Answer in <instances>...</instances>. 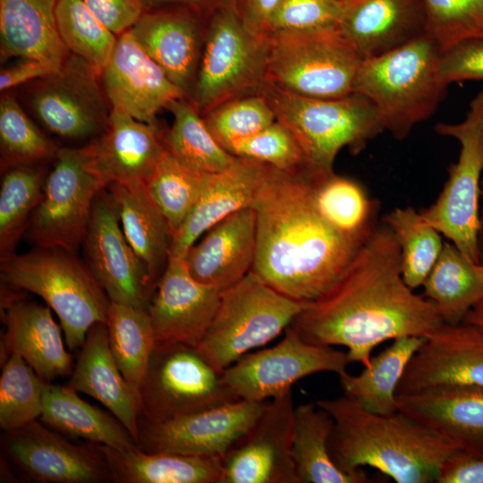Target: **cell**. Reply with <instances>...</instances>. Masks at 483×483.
Returning a JSON list of instances; mask_svg holds the SVG:
<instances>
[{"mask_svg": "<svg viewBox=\"0 0 483 483\" xmlns=\"http://www.w3.org/2000/svg\"><path fill=\"white\" fill-rule=\"evenodd\" d=\"M59 0H0V56L37 59L54 71L70 52L55 24Z\"/></svg>", "mask_w": 483, "mask_h": 483, "instance_id": "cell-30", "label": "cell"}, {"mask_svg": "<svg viewBox=\"0 0 483 483\" xmlns=\"http://www.w3.org/2000/svg\"><path fill=\"white\" fill-rule=\"evenodd\" d=\"M251 208L256 255L251 271L280 293L311 302L343 276L364 242L335 230L313 199V177L266 164Z\"/></svg>", "mask_w": 483, "mask_h": 483, "instance_id": "cell-2", "label": "cell"}, {"mask_svg": "<svg viewBox=\"0 0 483 483\" xmlns=\"http://www.w3.org/2000/svg\"><path fill=\"white\" fill-rule=\"evenodd\" d=\"M103 189L80 148H60L27 228L30 240L37 247L75 253L82 245L95 198Z\"/></svg>", "mask_w": 483, "mask_h": 483, "instance_id": "cell-13", "label": "cell"}, {"mask_svg": "<svg viewBox=\"0 0 483 483\" xmlns=\"http://www.w3.org/2000/svg\"><path fill=\"white\" fill-rule=\"evenodd\" d=\"M338 29L362 59L380 55L427 34L423 0H350Z\"/></svg>", "mask_w": 483, "mask_h": 483, "instance_id": "cell-26", "label": "cell"}, {"mask_svg": "<svg viewBox=\"0 0 483 483\" xmlns=\"http://www.w3.org/2000/svg\"><path fill=\"white\" fill-rule=\"evenodd\" d=\"M439 75L446 85L483 80V38L462 41L441 54Z\"/></svg>", "mask_w": 483, "mask_h": 483, "instance_id": "cell-50", "label": "cell"}, {"mask_svg": "<svg viewBox=\"0 0 483 483\" xmlns=\"http://www.w3.org/2000/svg\"><path fill=\"white\" fill-rule=\"evenodd\" d=\"M208 173L193 169L166 148L146 187L163 213L172 237L181 228L197 203Z\"/></svg>", "mask_w": 483, "mask_h": 483, "instance_id": "cell-43", "label": "cell"}, {"mask_svg": "<svg viewBox=\"0 0 483 483\" xmlns=\"http://www.w3.org/2000/svg\"><path fill=\"white\" fill-rule=\"evenodd\" d=\"M266 164L236 157L225 170L208 174L188 217L172 237L169 258H184L212 226L233 213L251 207Z\"/></svg>", "mask_w": 483, "mask_h": 483, "instance_id": "cell-29", "label": "cell"}, {"mask_svg": "<svg viewBox=\"0 0 483 483\" xmlns=\"http://www.w3.org/2000/svg\"><path fill=\"white\" fill-rule=\"evenodd\" d=\"M435 131L441 136L458 140L461 148L457 161L447 169L448 178L437 199L420 213L469 259L479 264L478 233L483 172V89L470 102L463 121L438 123Z\"/></svg>", "mask_w": 483, "mask_h": 483, "instance_id": "cell-10", "label": "cell"}, {"mask_svg": "<svg viewBox=\"0 0 483 483\" xmlns=\"http://www.w3.org/2000/svg\"><path fill=\"white\" fill-rule=\"evenodd\" d=\"M280 0H232L231 8L253 34L266 37L268 21Z\"/></svg>", "mask_w": 483, "mask_h": 483, "instance_id": "cell-54", "label": "cell"}, {"mask_svg": "<svg viewBox=\"0 0 483 483\" xmlns=\"http://www.w3.org/2000/svg\"><path fill=\"white\" fill-rule=\"evenodd\" d=\"M225 150L234 157L252 159L289 174L308 172L298 142L277 120L261 131L233 142Z\"/></svg>", "mask_w": 483, "mask_h": 483, "instance_id": "cell-48", "label": "cell"}, {"mask_svg": "<svg viewBox=\"0 0 483 483\" xmlns=\"http://www.w3.org/2000/svg\"><path fill=\"white\" fill-rule=\"evenodd\" d=\"M309 303L280 293L250 271L221 291L215 317L196 349L221 373L246 353L275 339Z\"/></svg>", "mask_w": 483, "mask_h": 483, "instance_id": "cell-7", "label": "cell"}, {"mask_svg": "<svg viewBox=\"0 0 483 483\" xmlns=\"http://www.w3.org/2000/svg\"><path fill=\"white\" fill-rule=\"evenodd\" d=\"M67 386L100 402L138 444L140 392L123 377L113 357L106 323L89 330Z\"/></svg>", "mask_w": 483, "mask_h": 483, "instance_id": "cell-28", "label": "cell"}, {"mask_svg": "<svg viewBox=\"0 0 483 483\" xmlns=\"http://www.w3.org/2000/svg\"><path fill=\"white\" fill-rule=\"evenodd\" d=\"M44 425L36 419L1 436L4 457L24 479L37 483L112 482L107 462L96 444H72Z\"/></svg>", "mask_w": 483, "mask_h": 483, "instance_id": "cell-17", "label": "cell"}, {"mask_svg": "<svg viewBox=\"0 0 483 483\" xmlns=\"http://www.w3.org/2000/svg\"><path fill=\"white\" fill-rule=\"evenodd\" d=\"M422 286L424 296L436 304L447 325L462 323L468 312L483 300L479 264L469 259L452 242H444Z\"/></svg>", "mask_w": 483, "mask_h": 483, "instance_id": "cell-36", "label": "cell"}, {"mask_svg": "<svg viewBox=\"0 0 483 483\" xmlns=\"http://www.w3.org/2000/svg\"><path fill=\"white\" fill-rule=\"evenodd\" d=\"M119 222L107 189L101 190L82 242L86 264L111 301L148 310L157 285Z\"/></svg>", "mask_w": 483, "mask_h": 483, "instance_id": "cell-16", "label": "cell"}, {"mask_svg": "<svg viewBox=\"0 0 483 483\" xmlns=\"http://www.w3.org/2000/svg\"><path fill=\"white\" fill-rule=\"evenodd\" d=\"M266 402L236 400L164 422L139 419L138 446L145 452L221 457L251 426Z\"/></svg>", "mask_w": 483, "mask_h": 483, "instance_id": "cell-18", "label": "cell"}, {"mask_svg": "<svg viewBox=\"0 0 483 483\" xmlns=\"http://www.w3.org/2000/svg\"><path fill=\"white\" fill-rule=\"evenodd\" d=\"M60 148L33 122L17 97L2 92L0 98L1 171L21 165L54 160Z\"/></svg>", "mask_w": 483, "mask_h": 483, "instance_id": "cell-42", "label": "cell"}, {"mask_svg": "<svg viewBox=\"0 0 483 483\" xmlns=\"http://www.w3.org/2000/svg\"><path fill=\"white\" fill-rule=\"evenodd\" d=\"M39 419L59 433L88 443L119 450L139 448L131 434L116 418L83 401L68 386L45 383Z\"/></svg>", "mask_w": 483, "mask_h": 483, "instance_id": "cell-33", "label": "cell"}, {"mask_svg": "<svg viewBox=\"0 0 483 483\" xmlns=\"http://www.w3.org/2000/svg\"><path fill=\"white\" fill-rule=\"evenodd\" d=\"M337 1H339V2H341V3H345V2H348V1H350V0H337Z\"/></svg>", "mask_w": 483, "mask_h": 483, "instance_id": "cell-59", "label": "cell"}, {"mask_svg": "<svg viewBox=\"0 0 483 483\" xmlns=\"http://www.w3.org/2000/svg\"><path fill=\"white\" fill-rule=\"evenodd\" d=\"M294 408L292 391L266 402L221 456L220 483H299L292 456Z\"/></svg>", "mask_w": 483, "mask_h": 483, "instance_id": "cell-15", "label": "cell"}, {"mask_svg": "<svg viewBox=\"0 0 483 483\" xmlns=\"http://www.w3.org/2000/svg\"><path fill=\"white\" fill-rule=\"evenodd\" d=\"M480 201L481 206L479 208V227L478 233V249L479 264H483V178L480 183Z\"/></svg>", "mask_w": 483, "mask_h": 483, "instance_id": "cell-57", "label": "cell"}, {"mask_svg": "<svg viewBox=\"0 0 483 483\" xmlns=\"http://www.w3.org/2000/svg\"><path fill=\"white\" fill-rule=\"evenodd\" d=\"M111 107L135 119L156 123L157 114L174 99L184 97L134 39L130 30L118 36L112 56L101 72Z\"/></svg>", "mask_w": 483, "mask_h": 483, "instance_id": "cell-24", "label": "cell"}, {"mask_svg": "<svg viewBox=\"0 0 483 483\" xmlns=\"http://www.w3.org/2000/svg\"><path fill=\"white\" fill-rule=\"evenodd\" d=\"M55 24L66 49L101 72L112 56L118 36L92 13L83 0H59Z\"/></svg>", "mask_w": 483, "mask_h": 483, "instance_id": "cell-44", "label": "cell"}, {"mask_svg": "<svg viewBox=\"0 0 483 483\" xmlns=\"http://www.w3.org/2000/svg\"><path fill=\"white\" fill-rule=\"evenodd\" d=\"M444 386L483 388V332L443 324L414 353L397 388L408 394Z\"/></svg>", "mask_w": 483, "mask_h": 483, "instance_id": "cell-21", "label": "cell"}, {"mask_svg": "<svg viewBox=\"0 0 483 483\" xmlns=\"http://www.w3.org/2000/svg\"><path fill=\"white\" fill-rule=\"evenodd\" d=\"M382 222L399 244L404 282L412 290L421 286L443 250L441 233L411 207L393 209Z\"/></svg>", "mask_w": 483, "mask_h": 483, "instance_id": "cell-41", "label": "cell"}, {"mask_svg": "<svg viewBox=\"0 0 483 483\" xmlns=\"http://www.w3.org/2000/svg\"><path fill=\"white\" fill-rule=\"evenodd\" d=\"M334 420L328 449L343 470L372 467L397 483L436 482L443 462L456 449L430 429L396 411L377 414L343 394L320 399Z\"/></svg>", "mask_w": 483, "mask_h": 483, "instance_id": "cell-3", "label": "cell"}, {"mask_svg": "<svg viewBox=\"0 0 483 483\" xmlns=\"http://www.w3.org/2000/svg\"><path fill=\"white\" fill-rule=\"evenodd\" d=\"M426 337L403 336L371 358L369 367L356 376H338L344 394L369 411L391 414L397 410V388L407 365Z\"/></svg>", "mask_w": 483, "mask_h": 483, "instance_id": "cell-35", "label": "cell"}, {"mask_svg": "<svg viewBox=\"0 0 483 483\" xmlns=\"http://www.w3.org/2000/svg\"><path fill=\"white\" fill-rule=\"evenodd\" d=\"M106 326L113 357L123 377L140 392L156 347L149 314L111 301Z\"/></svg>", "mask_w": 483, "mask_h": 483, "instance_id": "cell-39", "label": "cell"}, {"mask_svg": "<svg viewBox=\"0 0 483 483\" xmlns=\"http://www.w3.org/2000/svg\"><path fill=\"white\" fill-rule=\"evenodd\" d=\"M221 290L197 281L183 258H169L149 304L156 345L196 347L216 312Z\"/></svg>", "mask_w": 483, "mask_h": 483, "instance_id": "cell-22", "label": "cell"}, {"mask_svg": "<svg viewBox=\"0 0 483 483\" xmlns=\"http://www.w3.org/2000/svg\"><path fill=\"white\" fill-rule=\"evenodd\" d=\"M106 189L128 242L157 285L167 266L172 241L163 213L145 183H112Z\"/></svg>", "mask_w": 483, "mask_h": 483, "instance_id": "cell-32", "label": "cell"}, {"mask_svg": "<svg viewBox=\"0 0 483 483\" xmlns=\"http://www.w3.org/2000/svg\"><path fill=\"white\" fill-rule=\"evenodd\" d=\"M333 426L332 417L316 402L294 408L292 456L299 483L371 482L363 469L350 473L335 463L328 449Z\"/></svg>", "mask_w": 483, "mask_h": 483, "instance_id": "cell-34", "label": "cell"}, {"mask_svg": "<svg viewBox=\"0 0 483 483\" xmlns=\"http://www.w3.org/2000/svg\"><path fill=\"white\" fill-rule=\"evenodd\" d=\"M1 366L0 428L7 431L40 417L46 382L18 353H12Z\"/></svg>", "mask_w": 483, "mask_h": 483, "instance_id": "cell-45", "label": "cell"}, {"mask_svg": "<svg viewBox=\"0 0 483 483\" xmlns=\"http://www.w3.org/2000/svg\"><path fill=\"white\" fill-rule=\"evenodd\" d=\"M263 95L276 120L293 135L303 154L308 172L321 178L334 174L341 149L360 153L384 131L373 104L352 93L337 98H317L285 90L267 80Z\"/></svg>", "mask_w": 483, "mask_h": 483, "instance_id": "cell-5", "label": "cell"}, {"mask_svg": "<svg viewBox=\"0 0 483 483\" xmlns=\"http://www.w3.org/2000/svg\"><path fill=\"white\" fill-rule=\"evenodd\" d=\"M436 483H483V455L456 450L441 465Z\"/></svg>", "mask_w": 483, "mask_h": 483, "instance_id": "cell-52", "label": "cell"}, {"mask_svg": "<svg viewBox=\"0 0 483 483\" xmlns=\"http://www.w3.org/2000/svg\"><path fill=\"white\" fill-rule=\"evenodd\" d=\"M313 199L321 216L338 233L365 242L376 229L380 204L353 179L335 173L313 177Z\"/></svg>", "mask_w": 483, "mask_h": 483, "instance_id": "cell-37", "label": "cell"}, {"mask_svg": "<svg viewBox=\"0 0 483 483\" xmlns=\"http://www.w3.org/2000/svg\"><path fill=\"white\" fill-rule=\"evenodd\" d=\"M158 122L144 123L112 107L106 130L81 147L89 170L107 188L112 183H146L165 146Z\"/></svg>", "mask_w": 483, "mask_h": 483, "instance_id": "cell-19", "label": "cell"}, {"mask_svg": "<svg viewBox=\"0 0 483 483\" xmlns=\"http://www.w3.org/2000/svg\"><path fill=\"white\" fill-rule=\"evenodd\" d=\"M54 71L46 64L30 57H17L16 61L0 71L1 92L11 91L33 80L46 77Z\"/></svg>", "mask_w": 483, "mask_h": 483, "instance_id": "cell-53", "label": "cell"}, {"mask_svg": "<svg viewBox=\"0 0 483 483\" xmlns=\"http://www.w3.org/2000/svg\"><path fill=\"white\" fill-rule=\"evenodd\" d=\"M349 363L346 352L308 343L288 326L277 344L246 353L226 368L222 377L238 399L266 402L292 391L296 382L309 375L340 376Z\"/></svg>", "mask_w": 483, "mask_h": 483, "instance_id": "cell-14", "label": "cell"}, {"mask_svg": "<svg viewBox=\"0 0 483 483\" xmlns=\"http://www.w3.org/2000/svg\"><path fill=\"white\" fill-rule=\"evenodd\" d=\"M0 189V259L13 255L37 208L47 174L42 164L5 170Z\"/></svg>", "mask_w": 483, "mask_h": 483, "instance_id": "cell-40", "label": "cell"}, {"mask_svg": "<svg viewBox=\"0 0 483 483\" xmlns=\"http://www.w3.org/2000/svg\"><path fill=\"white\" fill-rule=\"evenodd\" d=\"M202 117L210 133L225 149L233 142L249 138L276 121L271 106L259 93L229 100Z\"/></svg>", "mask_w": 483, "mask_h": 483, "instance_id": "cell-46", "label": "cell"}, {"mask_svg": "<svg viewBox=\"0 0 483 483\" xmlns=\"http://www.w3.org/2000/svg\"><path fill=\"white\" fill-rule=\"evenodd\" d=\"M256 215L251 207L226 216L186 252L184 261L199 282L226 289L251 271L256 255Z\"/></svg>", "mask_w": 483, "mask_h": 483, "instance_id": "cell-27", "label": "cell"}, {"mask_svg": "<svg viewBox=\"0 0 483 483\" xmlns=\"http://www.w3.org/2000/svg\"><path fill=\"white\" fill-rule=\"evenodd\" d=\"M342 12L343 3L337 0H280L268 21L267 35L336 28Z\"/></svg>", "mask_w": 483, "mask_h": 483, "instance_id": "cell-49", "label": "cell"}, {"mask_svg": "<svg viewBox=\"0 0 483 483\" xmlns=\"http://www.w3.org/2000/svg\"><path fill=\"white\" fill-rule=\"evenodd\" d=\"M115 483H220L221 457L119 450L96 444Z\"/></svg>", "mask_w": 483, "mask_h": 483, "instance_id": "cell-31", "label": "cell"}, {"mask_svg": "<svg viewBox=\"0 0 483 483\" xmlns=\"http://www.w3.org/2000/svg\"><path fill=\"white\" fill-rule=\"evenodd\" d=\"M397 410L456 450L483 455V388L444 386L396 395Z\"/></svg>", "mask_w": 483, "mask_h": 483, "instance_id": "cell-25", "label": "cell"}, {"mask_svg": "<svg viewBox=\"0 0 483 483\" xmlns=\"http://www.w3.org/2000/svg\"><path fill=\"white\" fill-rule=\"evenodd\" d=\"M140 395L139 419L154 423L240 400L222 372L183 343L156 345Z\"/></svg>", "mask_w": 483, "mask_h": 483, "instance_id": "cell-11", "label": "cell"}, {"mask_svg": "<svg viewBox=\"0 0 483 483\" xmlns=\"http://www.w3.org/2000/svg\"><path fill=\"white\" fill-rule=\"evenodd\" d=\"M401 262L395 236L382 222L339 281L289 326L308 343L345 347L351 363L365 368L373 350L386 341L429 336L443 319L433 301L406 284Z\"/></svg>", "mask_w": 483, "mask_h": 483, "instance_id": "cell-1", "label": "cell"}, {"mask_svg": "<svg viewBox=\"0 0 483 483\" xmlns=\"http://www.w3.org/2000/svg\"><path fill=\"white\" fill-rule=\"evenodd\" d=\"M209 17L182 7L147 9L130 29L140 47L188 99L196 81Z\"/></svg>", "mask_w": 483, "mask_h": 483, "instance_id": "cell-20", "label": "cell"}, {"mask_svg": "<svg viewBox=\"0 0 483 483\" xmlns=\"http://www.w3.org/2000/svg\"><path fill=\"white\" fill-rule=\"evenodd\" d=\"M267 38L250 31L231 7L213 13L189 100L201 116L229 100L258 94L267 81Z\"/></svg>", "mask_w": 483, "mask_h": 483, "instance_id": "cell-8", "label": "cell"}, {"mask_svg": "<svg viewBox=\"0 0 483 483\" xmlns=\"http://www.w3.org/2000/svg\"><path fill=\"white\" fill-rule=\"evenodd\" d=\"M462 323L474 326L483 332V300L468 312Z\"/></svg>", "mask_w": 483, "mask_h": 483, "instance_id": "cell-56", "label": "cell"}, {"mask_svg": "<svg viewBox=\"0 0 483 483\" xmlns=\"http://www.w3.org/2000/svg\"><path fill=\"white\" fill-rule=\"evenodd\" d=\"M479 274H480V277H481V281L483 284V264H479Z\"/></svg>", "mask_w": 483, "mask_h": 483, "instance_id": "cell-58", "label": "cell"}, {"mask_svg": "<svg viewBox=\"0 0 483 483\" xmlns=\"http://www.w3.org/2000/svg\"><path fill=\"white\" fill-rule=\"evenodd\" d=\"M427 34L441 54L458 43L483 38V0H423Z\"/></svg>", "mask_w": 483, "mask_h": 483, "instance_id": "cell-47", "label": "cell"}, {"mask_svg": "<svg viewBox=\"0 0 483 483\" xmlns=\"http://www.w3.org/2000/svg\"><path fill=\"white\" fill-rule=\"evenodd\" d=\"M115 35L129 30L145 11L142 0H83Z\"/></svg>", "mask_w": 483, "mask_h": 483, "instance_id": "cell-51", "label": "cell"}, {"mask_svg": "<svg viewBox=\"0 0 483 483\" xmlns=\"http://www.w3.org/2000/svg\"><path fill=\"white\" fill-rule=\"evenodd\" d=\"M27 104L41 126L66 140H88L107 128L112 107L101 72L69 54L59 70L27 85Z\"/></svg>", "mask_w": 483, "mask_h": 483, "instance_id": "cell-12", "label": "cell"}, {"mask_svg": "<svg viewBox=\"0 0 483 483\" xmlns=\"http://www.w3.org/2000/svg\"><path fill=\"white\" fill-rule=\"evenodd\" d=\"M441 52L428 35L377 56L362 59L353 93L375 106L384 128L397 140L428 119L446 94L440 78Z\"/></svg>", "mask_w": 483, "mask_h": 483, "instance_id": "cell-4", "label": "cell"}, {"mask_svg": "<svg viewBox=\"0 0 483 483\" xmlns=\"http://www.w3.org/2000/svg\"><path fill=\"white\" fill-rule=\"evenodd\" d=\"M267 38V80L309 97L337 98L353 93L362 58L338 27L271 33Z\"/></svg>", "mask_w": 483, "mask_h": 483, "instance_id": "cell-9", "label": "cell"}, {"mask_svg": "<svg viewBox=\"0 0 483 483\" xmlns=\"http://www.w3.org/2000/svg\"><path fill=\"white\" fill-rule=\"evenodd\" d=\"M145 10L163 7H182L210 16L216 10L231 7L232 0H142Z\"/></svg>", "mask_w": 483, "mask_h": 483, "instance_id": "cell-55", "label": "cell"}, {"mask_svg": "<svg viewBox=\"0 0 483 483\" xmlns=\"http://www.w3.org/2000/svg\"><path fill=\"white\" fill-rule=\"evenodd\" d=\"M173 123L164 129L166 150L184 165L213 174L228 168L236 157L226 151L213 137L203 117L185 97L174 99L166 107Z\"/></svg>", "mask_w": 483, "mask_h": 483, "instance_id": "cell-38", "label": "cell"}, {"mask_svg": "<svg viewBox=\"0 0 483 483\" xmlns=\"http://www.w3.org/2000/svg\"><path fill=\"white\" fill-rule=\"evenodd\" d=\"M0 269L2 284L41 297L55 311L70 351L82 346L93 325L106 324L111 301L75 253L37 247L2 260Z\"/></svg>", "mask_w": 483, "mask_h": 483, "instance_id": "cell-6", "label": "cell"}, {"mask_svg": "<svg viewBox=\"0 0 483 483\" xmlns=\"http://www.w3.org/2000/svg\"><path fill=\"white\" fill-rule=\"evenodd\" d=\"M4 284L1 285V319L5 331L1 339V365L18 353L45 382L72 371L60 327L51 308L26 300Z\"/></svg>", "mask_w": 483, "mask_h": 483, "instance_id": "cell-23", "label": "cell"}]
</instances>
